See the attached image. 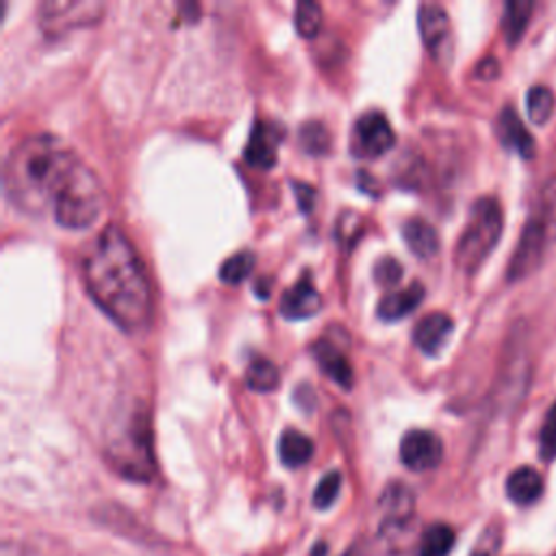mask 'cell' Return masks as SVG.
Wrapping results in <instances>:
<instances>
[{
	"mask_svg": "<svg viewBox=\"0 0 556 556\" xmlns=\"http://www.w3.org/2000/svg\"><path fill=\"white\" fill-rule=\"evenodd\" d=\"M8 198L29 216H53L60 227L88 229L105 207L99 177L55 135H34L12 148L3 168Z\"/></svg>",
	"mask_w": 556,
	"mask_h": 556,
	"instance_id": "cell-1",
	"label": "cell"
},
{
	"mask_svg": "<svg viewBox=\"0 0 556 556\" xmlns=\"http://www.w3.org/2000/svg\"><path fill=\"white\" fill-rule=\"evenodd\" d=\"M94 302L125 331L142 328L151 318V285L129 237L109 224L90 244L81 261Z\"/></svg>",
	"mask_w": 556,
	"mask_h": 556,
	"instance_id": "cell-2",
	"label": "cell"
},
{
	"mask_svg": "<svg viewBox=\"0 0 556 556\" xmlns=\"http://www.w3.org/2000/svg\"><path fill=\"white\" fill-rule=\"evenodd\" d=\"M556 242V192L545 190L543 205L539 211L526 222L517 248L508 263V281H523L532 272H536Z\"/></svg>",
	"mask_w": 556,
	"mask_h": 556,
	"instance_id": "cell-3",
	"label": "cell"
},
{
	"mask_svg": "<svg viewBox=\"0 0 556 556\" xmlns=\"http://www.w3.org/2000/svg\"><path fill=\"white\" fill-rule=\"evenodd\" d=\"M502 235V209L495 198H478L471 209L467 224L458 237L454 261L456 266L471 274L482 261L493 253Z\"/></svg>",
	"mask_w": 556,
	"mask_h": 556,
	"instance_id": "cell-4",
	"label": "cell"
},
{
	"mask_svg": "<svg viewBox=\"0 0 556 556\" xmlns=\"http://www.w3.org/2000/svg\"><path fill=\"white\" fill-rule=\"evenodd\" d=\"M103 12L105 5L94 3V0H66V3H53L51 0L40 8V23L49 38H57L73 29L99 23Z\"/></svg>",
	"mask_w": 556,
	"mask_h": 556,
	"instance_id": "cell-5",
	"label": "cell"
},
{
	"mask_svg": "<svg viewBox=\"0 0 556 556\" xmlns=\"http://www.w3.org/2000/svg\"><path fill=\"white\" fill-rule=\"evenodd\" d=\"M396 144L393 129L385 114L372 109L357 118L352 131V151L359 157L376 159Z\"/></svg>",
	"mask_w": 556,
	"mask_h": 556,
	"instance_id": "cell-6",
	"label": "cell"
},
{
	"mask_svg": "<svg viewBox=\"0 0 556 556\" xmlns=\"http://www.w3.org/2000/svg\"><path fill=\"white\" fill-rule=\"evenodd\" d=\"M112 458L116 467L135 480H146L153 471V456L148 445V435L142 430V422L138 419L131 430L112 448Z\"/></svg>",
	"mask_w": 556,
	"mask_h": 556,
	"instance_id": "cell-7",
	"label": "cell"
},
{
	"mask_svg": "<svg viewBox=\"0 0 556 556\" xmlns=\"http://www.w3.org/2000/svg\"><path fill=\"white\" fill-rule=\"evenodd\" d=\"M417 23L430 55L439 62H448L452 53V27L445 10L437 3H422L417 8Z\"/></svg>",
	"mask_w": 556,
	"mask_h": 556,
	"instance_id": "cell-8",
	"label": "cell"
},
{
	"mask_svg": "<svg viewBox=\"0 0 556 556\" xmlns=\"http://www.w3.org/2000/svg\"><path fill=\"white\" fill-rule=\"evenodd\" d=\"M400 458L413 471L435 469L443 458V443L432 430H409L400 441Z\"/></svg>",
	"mask_w": 556,
	"mask_h": 556,
	"instance_id": "cell-9",
	"label": "cell"
},
{
	"mask_svg": "<svg viewBox=\"0 0 556 556\" xmlns=\"http://www.w3.org/2000/svg\"><path fill=\"white\" fill-rule=\"evenodd\" d=\"M283 127L274 125V122H266V120H257V125L253 127L248 146L244 151V159L246 164L255 166V168H272L276 164V151L283 142Z\"/></svg>",
	"mask_w": 556,
	"mask_h": 556,
	"instance_id": "cell-10",
	"label": "cell"
},
{
	"mask_svg": "<svg viewBox=\"0 0 556 556\" xmlns=\"http://www.w3.org/2000/svg\"><path fill=\"white\" fill-rule=\"evenodd\" d=\"M322 309V296L311 279H300L296 285L285 289L281 298V313L287 320H305Z\"/></svg>",
	"mask_w": 556,
	"mask_h": 556,
	"instance_id": "cell-11",
	"label": "cell"
},
{
	"mask_svg": "<svg viewBox=\"0 0 556 556\" xmlns=\"http://www.w3.org/2000/svg\"><path fill=\"white\" fill-rule=\"evenodd\" d=\"M454 328V322L445 313H428L424 315L413 331V344L428 357H435L441 352L445 341L450 339Z\"/></svg>",
	"mask_w": 556,
	"mask_h": 556,
	"instance_id": "cell-12",
	"label": "cell"
},
{
	"mask_svg": "<svg viewBox=\"0 0 556 556\" xmlns=\"http://www.w3.org/2000/svg\"><path fill=\"white\" fill-rule=\"evenodd\" d=\"M311 354L315 357V361L320 363V370L331 376L339 387L350 389L352 380H354V372L352 365L348 361V357L328 339H318L311 346Z\"/></svg>",
	"mask_w": 556,
	"mask_h": 556,
	"instance_id": "cell-13",
	"label": "cell"
},
{
	"mask_svg": "<svg viewBox=\"0 0 556 556\" xmlns=\"http://www.w3.org/2000/svg\"><path fill=\"white\" fill-rule=\"evenodd\" d=\"M495 129H497V138L502 142V146H506L508 151L517 153L523 159L534 157V140L528 133V129L523 127V122L519 120L515 109H510V107L502 109Z\"/></svg>",
	"mask_w": 556,
	"mask_h": 556,
	"instance_id": "cell-14",
	"label": "cell"
},
{
	"mask_svg": "<svg viewBox=\"0 0 556 556\" xmlns=\"http://www.w3.org/2000/svg\"><path fill=\"white\" fill-rule=\"evenodd\" d=\"M424 300V285L422 283H409L404 289L393 292L383 296V300L378 302V315L385 322H396L406 318L411 311H415L419 307V302Z\"/></svg>",
	"mask_w": 556,
	"mask_h": 556,
	"instance_id": "cell-15",
	"label": "cell"
},
{
	"mask_svg": "<svg viewBox=\"0 0 556 556\" xmlns=\"http://www.w3.org/2000/svg\"><path fill=\"white\" fill-rule=\"evenodd\" d=\"M402 237L409 250L419 259H430L439 253V235L435 227L422 218H411L402 227Z\"/></svg>",
	"mask_w": 556,
	"mask_h": 556,
	"instance_id": "cell-16",
	"label": "cell"
},
{
	"mask_svg": "<svg viewBox=\"0 0 556 556\" xmlns=\"http://www.w3.org/2000/svg\"><path fill=\"white\" fill-rule=\"evenodd\" d=\"M543 493V478L536 469L532 467H517L508 478H506V495L515 504H532L541 497Z\"/></svg>",
	"mask_w": 556,
	"mask_h": 556,
	"instance_id": "cell-17",
	"label": "cell"
},
{
	"mask_svg": "<svg viewBox=\"0 0 556 556\" xmlns=\"http://www.w3.org/2000/svg\"><path fill=\"white\" fill-rule=\"evenodd\" d=\"M313 452H315L313 441L296 428H287L279 439V456H281L283 465H287V467L307 465L311 461Z\"/></svg>",
	"mask_w": 556,
	"mask_h": 556,
	"instance_id": "cell-18",
	"label": "cell"
},
{
	"mask_svg": "<svg viewBox=\"0 0 556 556\" xmlns=\"http://www.w3.org/2000/svg\"><path fill=\"white\" fill-rule=\"evenodd\" d=\"M532 3L528 0H510L504 8V18H502V29L506 36L508 44H517L519 38L523 36L528 23H530V14H532Z\"/></svg>",
	"mask_w": 556,
	"mask_h": 556,
	"instance_id": "cell-19",
	"label": "cell"
},
{
	"mask_svg": "<svg viewBox=\"0 0 556 556\" xmlns=\"http://www.w3.org/2000/svg\"><path fill=\"white\" fill-rule=\"evenodd\" d=\"M279 380H281L279 367L266 357H255L250 361V365L246 367V385L253 391H261V393L272 391V389H276Z\"/></svg>",
	"mask_w": 556,
	"mask_h": 556,
	"instance_id": "cell-20",
	"label": "cell"
},
{
	"mask_svg": "<svg viewBox=\"0 0 556 556\" xmlns=\"http://www.w3.org/2000/svg\"><path fill=\"white\" fill-rule=\"evenodd\" d=\"M454 545V530L448 523H432L424 530L417 556H448Z\"/></svg>",
	"mask_w": 556,
	"mask_h": 556,
	"instance_id": "cell-21",
	"label": "cell"
},
{
	"mask_svg": "<svg viewBox=\"0 0 556 556\" xmlns=\"http://www.w3.org/2000/svg\"><path fill=\"white\" fill-rule=\"evenodd\" d=\"M380 504L385 506V513H387V521H393V523H402L411 510H413V495L411 491L404 487V484H391L383 497H380Z\"/></svg>",
	"mask_w": 556,
	"mask_h": 556,
	"instance_id": "cell-22",
	"label": "cell"
},
{
	"mask_svg": "<svg viewBox=\"0 0 556 556\" xmlns=\"http://www.w3.org/2000/svg\"><path fill=\"white\" fill-rule=\"evenodd\" d=\"M526 107H528L530 122L541 127L554 114V94L547 88H543V86H534L526 94Z\"/></svg>",
	"mask_w": 556,
	"mask_h": 556,
	"instance_id": "cell-23",
	"label": "cell"
},
{
	"mask_svg": "<svg viewBox=\"0 0 556 556\" xmlns=\"http://www.w3.org/2000/svg\"><path fill=\"white\" fill-rule=\"evenodd\" d=\"M255 263H257V257L255 253L250 250H242V253H235L231 255L222 268H220V279L229 285H237L242 283L244 279L250 276V272L255 270Z\"/></svg>",
	"mask_w": 556,
	"mask_h": 556,
	"instance_id": "cell-24",
	"label": "cell"
},
{
	"mask_svg": "<svg viewBox=\"0 0 556 556\" xmlns=\"http://www.w3.org/2000/svg\"><path fill=\"white\" fill-rule=\"evenodd\" d=\"M294 23L302 38H315L322 27V8L313 0H300L294 12Z\"/></svg>",
	"mask_w": 556,
	"mask_h": 556,
	"instance_id": "cell-25",
	"label": "cell"
},
{
	"mask_svg": "<svg viewBox=\"0 0 556 556\" xmlns=\"http://www.w3.org/2000/svg\"><path fill=\"white\" fill-rule=\"evenodd\" d=\"M300 144L309 155H326L331 148V135L322 122H307L300 129Z\"/></svg>",
	"mask_w": 556,
	"mask_h": 556,
	"instance_id": "cell-26",
	"label": "cell"
},
{
	"mask_svg": "<svg viewBox=\"0 0 556 556\" xmlns=\"http://www.w3.org/2000/svg\"><path fill=\"white\" fill-rule=\"evenodd\" d=\"M341 491V474L339 471H328L322 476V480L318 482L315 487V493H313V506L318 510H326L335 504L337 495Z\"/></svg>",
	"mask_w": 556,
	"mask_h": 556,
	"instance_id": "cell-27",
	"label": "cell"
},
{
	"mask_svg": "<svg viewBox=\"0 0 556 556\" xmlns=\"http://www.w3.org/2000/svg\"><path fill=\"white\" fill-rule=\"evenodd\" d=\"M539 456L543 461L556 458V402L549 406L543 426L539 430Z\"/></svg>",
	"mask_w": 556,
	"mask_h": 556,
	"instance_id": "cell-28",
	"label": "cell"
},
{
	"mask_svg": "<svg viewBox=\"0 0 556 556\" xmlns=\"http://www.w3.org/2000/svg\"><path fill=\"white\" fill-rule=\"evenodd\" d=\"M374 279L378 285L391 287V285L400 283V279H402V266L393 257L378 259L374 266Z\"/></svg>",
	"mask_w": 556,
	"mask_h": 556,
	"instance_id": "cell-29",
	"label": "cell"
},
{
	"mask_svg": "<svg viewBox=\"0 0 556 556\" xmlns=\"http://www.w3.org/2000/svg\"><path fill=\"white\" fill-rule=\"evenodd\" d=\"M361 224H363L361 216H357L354 211H344L339 222H337V237H339V242L344 246H350L361 235V231H363Z\"/></svg>",
	"mask_w": 556,
	"mask_h": 556,
	"instance_id": "cell-30",
	"label": "cell"
},
{
	"mask_svg": "<svg viewBox=\"0 0 556 556\" xmlns=\"http://www.w3.org/2000/svg\"><path fill=\"white\" fill-rule=\"evenodd\" d=\"M294 190H296V198H298V205L305 214H311L313 205H315V190L307 183H294Z\"/></svg>",
	"mask_w": 556,
	"mask_h": 556,
	"instance_id": "cell-31",
	"label": "cell"
},
{
	"mask_svg": "<svg viewBox=\"0 0 556 556\" xmlns=\"http://www.w3.org/2000/svg\"><path fill=\"white\" fill-rule=\"evenodd\" d=\"M476 75L480 79H493L497 77V62L495 60H484L478 68H476Z\"/></svg>",
	"mask_w": 556,
	"mask_h": 556,
	"instance_id": "cell-32",
	"label": "cell"
},
{
	"mask_svg": "<svg viewBox=\"0 0 556 556\" xmlns=\"http://www.w3.org/2000/svg\"><path fill=\"white\" fill-rule=\"evenodd\" d=\"M5 549H10V552H12V556H38L36 552L27 549L25 545H14V543H5ZM3 556H5V554H3Z\"/></svg>",
	"mask_w": 556,
	"mask_h": 556,
	"instance_id": "cell-33",
	"label": "cell"
},
{
	"mask_svg": "<svg viewBox=\"0 0 556 556\" xmlns=\"http://www.w3.org/2000/svg\"><path fill=\"white\" fill-rule=\"evenodd\" d=\"M270 287V281L268 279H263V281H259V283H255V292L259 294V298H268V289Z\"/></svg>",
	"mask_w": 556,
	"mask_h": 556,
	"instance_id": "cell-34",
	"label": "cell"
}]
</instances>
